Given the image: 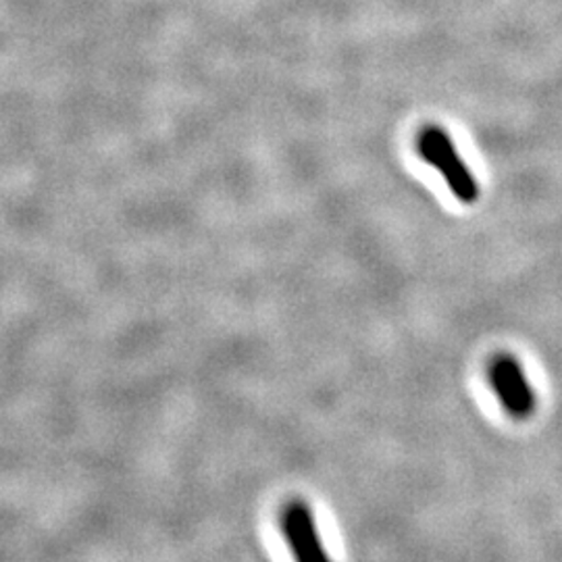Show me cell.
Wrapping results in <instances>:
<instances>
[{"label": "cell", "mask_w": 562, "mask_h": 562, "mask_svg": "<svg viewBox=\"0 0 562 562\" xmlns=\"http://www.w3.org/2000/svg\"><path fill=\"white\" fill-rule=\"evenodd\" d=\"M417 148L425 161L438 171H442L448 188L452 194L464 202V204H475L480 199V186L473 178V173L467 169V165L461 159L454 142L438 125H427L423 127L419 138H417Z\"/></svg>", "instance_id": "obj_1"}, {"label": "cell", "mask_w": 562, "mask_h": 562, "mask_svg": "<svg viewBox=\"0 0 562 562\" xmlns=\"http://www.w3.org/2000/svg\"><path fill=\"white\" fill-rule=\"evenodd\" d=\"M281 531L299 561L319 562L329 559L308 504L299 501L288 504L281 513Z\"/></svg>", "instance_id": "obj_3"}, {"label": "cell", "mask_w": 562, "mask_h": 562, "mask_svg": "<svg viewBox=\"0 0 562 562\" xmlns=\"http://www.w3.org/2000/svg\"><path fill=\"white\" fill-rule=\"evenodd\" d=\"M490 382L498 401L515 419H529L536 411V394L513 355H498L490 364Z\"/></svg>", "instance_id": "obj_2"}]
</instances>
